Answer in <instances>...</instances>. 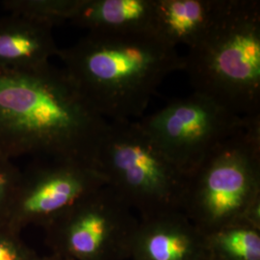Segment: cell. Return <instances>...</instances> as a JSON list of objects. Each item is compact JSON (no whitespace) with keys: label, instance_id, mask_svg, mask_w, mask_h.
Segmentation results:
<instances>
[{"label":"cell","instance_id":"1","mask_svg":"<svg viewBox=\"0 0 260 260\" xmlns=\"http://www.w3.org/2000/svg\"><path fill=\"white\" fill-rule=\"evenodd\" d=\"M108 122L63 69L0 68V157L93 165Z\"/></svg>","mask_w":260,"mask_h":260},{"label":"cell","instance_id":"2","mask_svg":"<svg viewBox=\"0 0 260 260\" xmlns=\"http://www.w3.org/2000/svg\"><path fill=\"white\" fill-rule=\"evenodd\" d=\"M66 74L107 121L140 117L161 82L183 70V57L152 32H88L59 49Z\"/></svg>","mask_w":260,"mask_h":260},{"label":"cell","instance_id":"3","mask_svg":"<svg viewBox=\"0 0 260 260\" xmlns=\"http://www.w3.org/2000/svg\"><path fill=\"white\" fill-rule=\"evenodd\" d=\"M196 93L243 118L260 116V4L223 0L211 27L183 57Z\"/></svg>","mask_w":260,"mask_h":260},{"label":"cell","instance_id":"4","mask_svg":"<svg viewBox=\"0 0 260 260\" xmlns=\"http://www.w3.org/2000/svg\"><path fill=\"white\" fill-rule=\"evenodd\" d=\"M260 202V116L218 144L188 176L182 212L204 233L246 219Z\"/></svg>","mask_w":260,"mask_h":260},{"label":"cell","instance_id":"5","mask_svg":"<svg viewBox=\"0 0 260 260\" xmlns=\"http://www.w3.org/2000/svg\"><path fill=\"white\" fill-rule=\"evenodd\" d=\"M93 166L140 219L182 211L188 176L140 121H109Z\"/></svg>","mask_w":260,"mask_h":260},{"label":"cell","instance_id":"6","mask_svg":"<svg viewBox=\"0 0 260 260\" xmlns=\"http://www.w3.org/2000/svg\"><path fill=\"white\" fill-rule=\"evenodd\" d=\"M138 223L129 205L105 185L48 228L56 254L65 259L126 260Z\"/></svg>","mask_w":260,"mask_h":260},{"label":"cell","instance_id":"7","mask_svg":"<svg viewBox=\"0 0 260 260\" xmlns=\"http://www.w3.org/2000/svg\"><path fill=\"white\" fill-rule=\"evenodd\" d=\"M246 118L202 93L174 100L140 121L168 157L189 176Z\"/></svg>","mask_w":260,"mask_h":260},{"label":"cell","instance_id":"8","mask_svg":"<svg viewBox=\"0 0 260 260\" xmlns=\"http://www.w3.org/2000/svg\"><path fill=\"white\" fill-rule=\"evenodd\" d=\"M25 177H20L9 216L49 225L57 218L105 186L103 176L92 164L41 159Z\"/></svg>","mask_w":260,"mask_h":260},{"label":"cell","instance_id":"9","mask_svg":"<svg viewBox=\"0 0 260 260\" xmlns=\"http://www.w3.org/2000/svg\"><path fill=\"white\" fill-rule=\"evenodd\" d=\"M130 260H208L205 234L182 211L139 218Z\"/></svg>","mask_w":260,"mask_h":260},{"label":"cell","instance_id":"10","mask_svg":"<svg viewBox=\"0 0 260 260\" xmlns=\"http://www.w3.org/2000/svg\"><path fill=\"white\" fill-rule=\"evenodd\" d=\"M53 24L24 14L10 13L0 19V68L32 69L49 64L59 51Z\"/></svg>","mask_w":260,"mask_h":260},{"label":"cell","instance_id":"11","mask_svg":"<svg viewBox=\"0 0 260 260\" xmlns=\"http://www.w3.org/2000/svg\"><path fill=\"white\" fill-rule=\"evenodd\" d=\"M155 0H80L71 21L88 32H154Z\"/></svg>","mask_w":260,"mask_h":260},{"label":"cell","instance_id":"12","mask_svg":"<svg viewBox=\"0 0 260 260\" xmlns=\"http://www.w3.org/2000/svg\"><path fill=\"white\" fill-rule=\"evenodd\" d=\"M223 0H155L154 32L173 47L196 46L211 27Z\"/></svg>","mask_w":260,"mask_h":260},{"label":"cell","instance_id":"13","mask_svg":"<svg viewBox=\"0 0 260 260\" xmlns=\"http://www.w3.org/2000/svg\"><path fill=\"white\" fill-rule=\"evenodd\" d=\"M208 260H260V225L247 219L205 234Z\"/></svg>","mask_w":260,"mask_h":260},{"label":"cell","instance_id":"14","mask_svg":"<svg viewBox=\"0 0 260 260\" xmlns=\"http://www.w3.org/2000/svg\"><path fill=\"white\" fill-rule=\"evenodd\" d=\"M80 0H13L4 4L10 13L45 19L53 25L70 20Z\"/></svg>","mask_w":260,"mask_h":260},{"label":"cell","instance_id":"15","mask_svg":"<svg viewBox=\"0 0 260 260\" xmlns=\"http://www.w3.org/2000/svg\"><path fill=\"white\" fill-rule=\"evenodd\" d=\"M21 175L11 160L0 157V217L8 216Z\"/></svg>","mask_w":260,"mask_h":260},{"label":"cell","instance_id":"16","mask_svg":"<svg viewBox=\"0 0 260 260\" xmlns=\"http://www.w3.org/2000/svg\"><path fill=\"white\" fill-rule=\"evenodd\" d=\"M0 260H31L24 256L23 251L15 242L7 237L0 236Z\"/></svg>","mask_w":260,"mask_h":260},{"label":"cell","instance_id":"17","mask_svg":"<svg viewBox=\"0 0 260 260\" xmlns=\"http://www.w3.org/2000/svg\"><path fill=\"white\" fill-rule=\"evenodd\" d=\"M31 260H67L65 258H63V257H61L60 255H58V254H55V255H53V256H51V257H47V258H43V259H31Z\"/></svg>","mask_w":260,"mask_h":260}]
</instances>
